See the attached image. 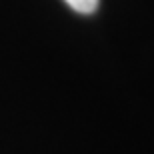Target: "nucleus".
<instances>
[{
  "label": "nucleus",
  "instance_id": "f257e3e1",
  "mask_svg": "<svg viewBox=\"0 0 154 154\" xmlns=\"http://www.w3.org/2000/svg\"><path fill=\"white\" fill-rule=\"evenodd\" d=\"M64 2L70 8H74L76 12H80V14H90L98 6V0H64Z\"/></svg>",
  "mask_w": 154,
  "mask_h": 154
}]
</instances>
